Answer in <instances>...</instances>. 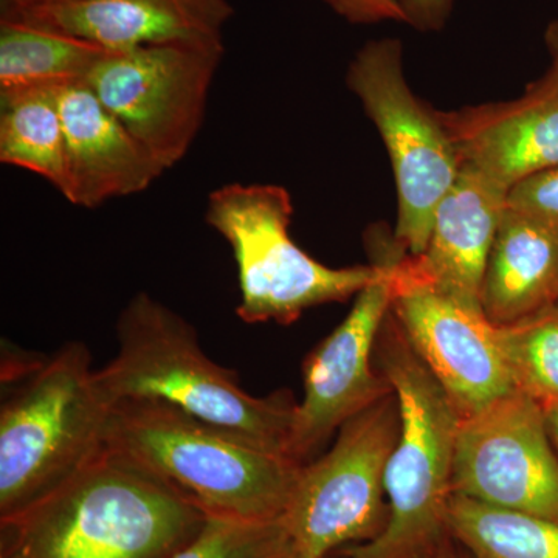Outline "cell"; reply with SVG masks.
<instances>
[{
  "mask_svg": "<svg viewBox=\"0 0 558 558\" xmlns=\"http://www.w3.org/2000/svg\"><path fill=\"white\" fill-rule=\"evenodd\" d=\"M208 513L108 446L69 483L13 519L2 543L27 558H170Z\"/></svg>",
  "mask_w": 558,
  "mask_h": 558,
  "instance_id": "cell-1",
  "label": "cell"
},
{
  "mask_svg": "<svg viewBox=\"0 0 558 558\" xmlns=\"http://www.w3.org/2000/svg\"><path fill=\"white\" fill-rule=\"evenodd\" d=\"M116 336V357L95 371L110 405L159 400L289 457L292 396L250 395L233 371L205 354L194 326L167 304L148 292L135 293L120 312Z\"/></svg>",
  "mask_w": 558,
  "mask_h": 558,
  "instance_id": "cell-2",
  "label": "cell"
},
{
  "mask_svg": "<svg viewBox=\"0 0 558 558\" xmlns=\"http://www.w3.org/2000/svg\"><path fill=\"white\" fill-rule=\"evenodd\" d=\"M377 368L399 403L400 432L385 472L388 520L376 538L329 558H435L451 542L458 411L391 312L376 349Z\"/></svg>",
  "mask_w": 558,
  "mask_h": 558,
  "instance_id": "cell-3",
  "label": "cell"
},
{
  "mask_svg": "<svg viewBox=\"0 0 558 558\" xmlns=\"http://www.w3.org/2000/svg\"><path fill=\"white\" fill-rule=\"evenodd\" d=\"M106 446L167 481L208 515H284L301 464L159 400H121Z\"/></svg>",
  "mask_w": 558,
  "mask_h": 558,
  "instance_id": "cell-4",
  "label": "cell"
},
{
  "mask_svg": "<svg viewBox=\"0 0 558 558\" xmlns=\"http://www.w3.org/2000/svg\"><path fill=\"white\" fill-rule=\"evenodd\" d=\"M89 349L69 341L11 384L0 407V521L20 515L83 472L102 450L112 405Z\"/></svg>",
  "mask_w": 558,
  "mask_h": 558,
  "instance_id": "cell-5",
  "label": "cell"
},
{
  "mask_svg": "<svg viewBox=\"0 0 558 558\" xmlns=\"http://www.w3.org/2000/svg\"><path fill=\"white\" fill-rule=\"evenodd\" d=\"M292 196L275 183H227L209 193L205 222L226 240L238 267L236 314L248 325H290L303 312L357 295L379 274L369 266L328 267L293 241Z\"/></svg>",
  "mask_w": 558,
  "mask_h": 558,
  "instance_id": "cell-6",
  "label": "cell"
},
{
  "mask_svg": "<svg viewBox=\"0 0 558 558\" xmlns=\"http://www.w3.org/2000/svg\"><path fill=\"white\" fill-rule=\"evenodd\" d=\"M399 432L391 391L344 422L328 453L301 465L282 515L299 558H329L380 534L388 520L385 472Z\"/></svg>",
  "mask_w": 558,
  "mask_h": 558,
  "instance_id": "cell-7",
  "label": "cell"
},
{
  "mask_svg": "<svg viewBox=\"0 0 558 558\" xmlns=\"http://www.w3.org/2000/svg\"><path fill=\"white\" fill-rule=\"evenodd\" d=\"M347 83L376 124L391 160L399 201L396 247L418 256L427 247L436 209L461 170L457 149L438 110L410 89L398 39L363 46L349 65Z\"/></svg>",
  "mask_w": 558,
  "mask_h": 558,
  "instance_id": "cell-8",
  "label": "cell"
},
{
  "mask_svg": "<svg viewBox=\"0 0 558 558\" xmlns=\"http://www.w3.org/2000/svg\"><path fill=\"white\" fill-rule=\"evenodd\" d=\"M222 57V39L112 50L86 84L168 171L185 159L204 126Z\"/></svg>",
  "mask_w": 558,
  "mask_h": 558,
  "instance_id": "cell-9",
  "label": "cell"
},
{
  "mask_svg": "<svg viewBox=\"0 0 558 558\" xmlns=\"http://www.w3.org/2000/svg\"><path fill=\"white\" fill-rule=\"evenodd\" d=\"M453 494L558 523V459L542 403L517 388L459 421Z\"/></svg>",
  "mask_w": 558,
  "mask_h": 558,
  "instance_id": "cell-10",
  "label": "cell"
},
{
  "mask_svg": "<svg viewBox=\"0 0 558 558\" xmlns=\"http://www.w3.org/2000/svg\"><path fill=\"white\" fill-rule=\"evenodd\" d=\"M392 248L377 258V277L354 296L343 322L307 355L303 365V399L296 402L289 457L303 465L360 411L392 391L377 369L376 349L392 306Z\"/></svg>",
  "mask_w": 558,
  "mask_h": 558,
  "instance_id": "cell-11",
  "label": "cell"
},
{
  "mask_svg": "<svg viewBox=\"0 0 558 558\" xmlns=\"http://www.w3.org/2000/svg\"><path fill=\"white\" fill-rule=\"evenodd\" d=\"M402 255L392 263V317L459 417L472 416L517 389L495 326L411 275Z\"/></svg>",
  "mask_w": 558,
  "mask_h": 558,
  "instance_id": "cell-12",
  "label": "cell"
},
{
  "mask_svg": "<svg viewBox=\"0 0 558 558\" xmlns=\"http://www.w3.org/2000/svg\"><path fill=\"white\" fill-rule=\"evenodd\" d=\"M461 161L505 190L558 167V81L546 73L512 101L438 110Z\"/></svg>",
  "mask_w": 558,
  "mask_h": 558,
  "instance_id": "cell-13",
  "label": "cell"
},
{
  "mask_svg": "<svg viewBox=\"0 0 558 558\" xmlns=\"http://www.w3.org/2000/svg\"><path fill=\"white\" fill-rule=\"evenodd\" d=\"M508 193L478 171L461 167L436 209L427 247L418 256L402 255L403 267L446 299L484 315V274Z\"/></svg>",
  "mask_w": 558,
  "mask_h": 558,
  "instance_id": "cell-14",
  "label": "cell"
},
{
  "mask_svg": "<svg viewBox=\"0 0 558 558\" xmlns=\"http://www.w3.org/2000/svg\"><path fill=\"white\" fill-rule=\"evenodd\" d=\"M65 135V183L61 194L75 207L143 193L163 168L86 83L58 90Z\"/></svg>",
  "mask_w": 558,
  "mask_h": 558,
  "instance_id": "cell-15",
  "label": "cell"
},
{
  "mask_svg": "<svg viewBox=\"0 0 558 558\" xmlns=\"http://www.w3.org/2000/svg\"><path fill=\"white\" fill-rule=\"evenodd\" d=\"M2 14L35 22L109 50L175 40L222 39L229 0H70Z\"/></svg>",
  "mask_w": 558,
  "mask_h": 558,
  "instance_id": "cell-16",
  "label": "cell"
},
{
  "mask_svg": "<svg viewBox=\"0 0 558 558\" xmlns=\"http://www.w3.org/2000/svg\"><path fill=\"white\" fill-rule=\"evenodd\" d=\"M557 301L558 229L506 208L484 274V315L492 325H512Z\"/></svg>",
  "mask_w": 558,
  "mask_h": 558,
  "instance_id": "cell-17",
  "label": "cell"
},
{
  "mask_svg": "<svg viewBox=\"0 0 558 558\" xmlns=\"http://www.w3.org/2000/svg\"><path fill=\"white\" fill-rule=\"evenodd\" d=\"M109 51L89 39L2 14L0 98L86 83Z\"/></svg>",
  "mask_w": 558,
  "mask_h": 558,
  "instance_id": "cell-18",
  "label": "cell"
},
{
  "mask_svg": "<svg viewBox=\"0 0 558 558\" xmlns=\"http://www.w3.org/2000/svg\"><path fill=\"white\" fill-rule=\"evenodd\" d=\"M0 161L46 179L61 193L65 135L58 90L0 98Z\"/></svg>",
  "mask_w": 558,
  "mask_h": 558,
  "instance_id": "cell-19",
  "label": "cell"
},
{
  "mask_svg": "<svg viewBox=\"0 0 558 558\" xmlns=\"http://www.w3.org/2000/svg\"><path fill=\"white\" fill-rule=\"evenodd\" d=\"M451 538L469 558H558V523L454 495Z\"/></svg>",
  "mask_w": 558,
  "mask_h": 558,
  "instance_id": "cell-20",
  "label": "cell"
},
{
  "mask_svg": "<svg viewBox=\"0 0 558 558\" xmlns=\"http://www.w3.org/2000/svg\"><path fill=\"white\" fill-rule=\"evenodd\" d=\"M495 337L515 387L543 407L558 405V306L495 326Z\"/></svg>",
  "mask_w": 558,
  "mask_h": 558,
  "instance_id": "cell-21",
  "label": "cell"
},
{
  "mask_svg": "<svg viewBox=\"0 0 558 558\" xmlns=\"http://www.w3.org/2000/svg\"><path fill=\"white\" fill-rule=\"evenodd\" d=\"M170 558H299L284 517L240 520L208 515L189 545Z\"/></svg>",
  "mask_w": 558,
  "mask_h": 558,
  "instance_id": "cell-22",
  "label": "cell"
},
{
  "mask_svg": "<svg viewBox=\"0 0 558 558\" xmlns=\"http://www.w3.org/2000/svg\"><path fill=\"white\" fill-rule=\"evenodd\" d=\"M508 207L535 216L558 229V167L517 183L508 193Z\"/></svg>",
  "mask_w": 558,
  "mask_h": 558,
  "instance_id": "cell-23",
  "label": "cell"
},
{
  "mask_svg": "<svg viewBox=\"0 0 558 558\" xmlns=\"http://www.w3.org/2000/svg\"><path fill=\"white\" fill-rule=\"evenodd\" d=\"M352 24L405 22L410 24L405 0H323Z\"/></svg>",
  "mask_w": 558,
  "mask_h": 558,
  "instance_id": "cell-24",
  "label": "cell"
},
{
  "mask_svg": "<svg viewBox=\"0 0 558 558\" xmlns=\"http://www.w3.org/2000/svg\"><path fill=\"white\" fill-rule=\"evenodd\" d=\"M454 0H405L410 24L421 31H439L449 17Z\"/></svg>",
  "mask_w": 558,
  "mask_h": 558,
  "instance_id": "cell-25",
  "label": "cell"
},
{
  "mask_svg": "<svg viewBox=\"0 0 558 558\" xmlns=\"http://www.w3.org/2000/svg\"><path fill=\"white\" fill-rule=\"evenodd\" d=\"M545 44L550 57L548 72L558 81V20L550 22L548 28H546Z\"/></svg>",
  "mask_w": 558,
  "mask_h": 558,
  "instance_id": "cell-26",
  "label": "cell"
},
{
  "mask_svg": "<svg viewBox=\"0 0 558 558\" xmlns=\"http://www.w3.org/2000/svg\"><path fill=\"white\" fill-rule=\"evenodd\" d=\"M61 2H70V0H2V10H27Z\"/></svg>",
  "mask_w": 558,
  "mask_h": 558,
  "instance_id": "cell-27",
  "label": "cell"
},
{
  "mask_svg": "<svg viewBox=\"0 0 558 558\" xmlns=\"http://www.w3.org/2000/svg\"><path fill=\"white\" fill-rule=\"evenodd\" d=\"M546 413V421H548V428L550 439L558 450V405L543 407Z\"/></svg>",
  "mask_w": 558,
  "mask_h": 558,
  "instance_id": "cell-28",
  "label": "cell"
},
{
  "mask_svg": "<svg viewBox=\"0 0 558 558\" xmlns=\"http://www.w3.org/2000/svg\"><path fill=\"white\" fill-rule=\"evenodd\" d=\"M435 558H469L468 554H461L457 548H454V539H451L449 545L446 546V548L442 549V553L439 554V556H436Z\"/></svg>",
  "mask_w": 558,
  "mask_h": 558,
  "instance_id": "cell-29",
  "label": "cell"
},
{
  "mask_svg": "<svg viewBox=\"0 0 558 558\" xmlns=\"http://www.w3.org/2000/svg\"><path fill=\"white\" fill-rule=\"evenodd\" d=\"M0 558H27L24 554L21 553L20 549L14 548V546L5 545L2 543V548H0Z\"/></svg>",
  "mask_w": 558,
  "mask_h": 558,
  "instance_id": "cell-30",
  "label": "cell"
},
{
  "mask_svg": "<svg viewBox=\"0 0 558 558\" xmlns=\"http://www.w3.org/2000/svg\"><path fill=\"white\" fill-rule=\"evenodd\" d=\"M556 306H558V301H557V304H556Z\"/></svg>",
  "mask_w": 558,
  "mask_h": 558,
  "instance_id": "cell-31",
  "label": "cell"
}]
</instances>
